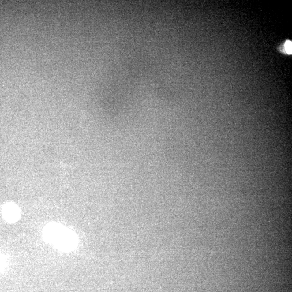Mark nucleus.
<instances>
[{
  "label": "nucleus",
  "mask_w": 292,
  "mask_h": 292,
  "mask_svg": "<svg viewBox=\"0 0 292 292\" xmlns=\"http://www.w3.org/2000/svg\"><path fill=\"white\" fill-rule=\"evenodd\" d=\"M285 50L286 52L288 54H292V42L287 41L285 44Z\"/></svg>",
  "instance_id": "obj_1"
}]
</instances>
